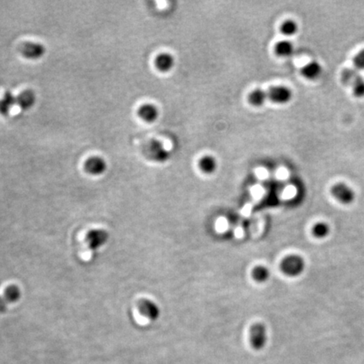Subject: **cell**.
I'll use <instances>...</instances> for the list:
<instances>
[{"mask_svg": "<svg viewBox=\"0 0 364 364\" xmlns=\"http://www.w3.org/2000/svg\"><path fill=\"white\" fill-rule=\"evenodd\" d=\"M341 80L346 86L352 87L355 96L364 97V79L357 70L345 69L342 70Z\"/></svg>", "mask_w": 364, "mask_h": 364, "instance_id": "cell-1", "label": "cell"}, {"mask_svg": "<svg viewBox=\"0 0 364 364\" xmlns=\"http://www.w3.org/2000/svg\"><path fill=\"white\" fill-rule=\"evenodd\" d=\"M305 268V260L297 255H288L281 263V269L283 273L289 277H297L304 272Z\"/></svg>", "mask_w": 364, "mask_h": 364, "instance_id": "cell-2", "label": "cell"}, {"mask_svg": "<svg viewBox=\"0 0 364 364\" xmlns=\"http://www.w3.org/2000/svg\"><path fill=\"white\" fill-rule=\"evenodd\" d=\"M250 344L255 350H261L268 342V332L264 324H255L250 328Z\"/></svg>", "mask_w": 364, "mask_h": 364, "instance_id": "cell-3", "label": "cell"}, {"mask_svg": "<svg viewBox=\"0 0 364 364\" xmlns=\"http://www.w3.org/2000/svg\"><path fill=\"white\" fill-rule=\"evenodd\" d=\"M109 240V234L102 228H95L87 234L86 243L91 250H98L103 247Z\"/></svg>", "mask_w": 364, "mask_h": 364, "instance_id": "cell-4", "label": "cell"}, {"mask_svg": "<svg viewBox=\"0 0 364 364\" xmlns=\"http://www.w3.org/2000/svg\"><path fill=\"white\" fill-rule=\"evenodd\" d=\"M20 53L27 59H40L46 53V47L39 42H25L20 47Z\"/></svg>", "mask_w": 364, "mask_h": 364, "instance_id": "cell-5", "label": "cell"}, {"mask_svg": "<svg viewBox=\"0 0 364 364\" xmlns=\"http://www.w3.org/2000/svg\"><path fill=\"white\" fill-rule=\"evenodd\" d=\"M332 193L337 201L345 205L351 204L354 201V191L345 183L336 184L332 186Z\"/></svg>", "mask_w": 364, "mask_h": 364, "instance_id": "cell-6", "label": "cell"}, {"mask_svg": "<svg viewBox=\"0 0 364 364\" xmlns=\"http://www.w3.org/2000/svg\"><path fill=\"white\" fill-rule=\"evenodd\" d=\"M84 171L91 176H102L107 171V163L102 157L92 156L84 163Z\"/></svg>", "mask_w": 364, "mask_h": 364, "instance_id": "cell-7", "label": "cell"}, {"mask_svg": "<svg viewBox=\"0 0 364 364\" xmlns=\"http://www.w3.org/2000/svg\"><path fill=\"white\" fill-rule=\"evenodd\" d=\"M147 154L152 159L160 163L166 162L170 158L168 150L163 147L161 142L157 140H152L148 144Z\"/></svg>", "mask_w": 364, "mask_h": 364, "instance_id": "cell-8", "label": "cell"}, {"mask_svg": "<svg viewBox=\"0 0 364 364\" xmlns=\"http://www.w3.org/2000/svg\"><path fill=\"white\" fill-rule=\"evenodd\" d=\"M292 90L283 85L272 87L268 92V99L277 104H287L292 100Z\"/></svg>", "mask_w": 364, "mask_h": 364, "instance_id": "cell-9", "label": "cell"}, {"mask_svg": "<svg viewBox=\"0 0 364 364\" xmlns=\"http://www.w3.org/2000/svg\"><path fill=\"white\" fill-rule=\"evenodd\" d=\"M139 310L142 315L152 321L158 320L160 315L159 306L149 300H141L139 304Z\"/></svg>", "mask_w": 364, "mask_h": 364, "instance_id": "cell-10", "label": "cell"}, {"mask_svg": "<svg viewBox=\"0 0 364 364\" xmlns=\"http://www.w3.org/2000/svg\"><path fill=\"white\" fill-rule=\"evenodd\" d=\"M159 112L158 107L151 103L142 105L138 110V116L143 121L151 123L156 121L159 117Z\"/></svg>", "mask_w": 364, "mask_h": 364, "instance_id": "cell-11", "label": "cell"}, {"mask_svg": "<svg viewBox=\"0 0 364 364\" xmlns=\"http://www.w3.org/2000/svg\"><path fill=\"white\" fill-rule=\"evenodd\" d=\"M37 102V96L35 92L31 89H25L16 96V102L17 106L20 107V109L24 111H27L32 108Z\"/></svg>", "mask_w": 364, "mask_h": 364, "instance_id": "cell-12", "label": "cell"}, {"mask_svg": "<svg viewBox=\"0 0 364 364\" xmlns=\"http://www.w3.org/2000/svg\"><path fill=\"white\" fill-rule=\"evenodd\" d=\"M154 64L157 70L160 72L166 73L171 71L175 65V58L170 53H160L157 56L154 61Z\"/></svg>", "mask_w": 364, "mask_h": 364, "instance_id": "cell-13", "label": "cell"}, {"mask_svg": "<svg viewBox=\"0 0 364 364\" xmlns=\"http://www.w3.org/2000/svg\"><path fill=\"white\" fill-rule=\"evenodd\" d=\"M15 105H17L16 96H15L11 92H6L4 94V96L0 99V114L3 116H8Z\"/></svg>", "mask_w": 364, "mask_h": 364, "instance_id": "cell-14", "label": "cell"}, {"mask_svg": "<svg viewBox=\"0 0 364 364\" xmlns=\"http://www.w3.org/2000/svg\"><path fill=\"white\" fill-rule=\"evenodd\" d=\"M322 72V68L320 66V63L317 62H309L307 64L305 65L301 70V74L304 77L309 80H315L320 76V74Z\"/></svg>", "mask_w": 364, "mask_h": 364, "instance_id": "cell-15", "label": "cell"}, {"mask_svg": "<svg viewBox=\"0 0 364 364\" xmlns=\"http://www.w3.org/2000/svg\"><path fill=\"white\" fill-rule=\"evenodd\" d=\"M268 99V93L261 89L253 90L248 97V101L254 107H261Z\"/></svg>", "mask_w": 364, "mask_h": 364, "instance_id": "cell-16", "label": "cell"}, {"mask_svg": "<svg viewBox=\"0 0 364 364\" xmlns=\"http://www.w3.org/2000/svg\"><path fill=\"white\" fill-rule=\"evenodd\" d=\"M199 167L204 173L212 174L217 170L218 163L214 157L206 155L199 160Z\"/></svg>", "mask_w": 364, "mask_h": 364, "instance_id": "cell-17", "label": "cell"}, {"mask_svg": "<svg viewBox=\"0 0 364 364\" xmlns=\"http://www.w3.org/2000/svg\"><path fill=\"white\" fill-rule=\"evenodd\" d=\"M294 47L289 41H281L275 45L276 54L280 57H290L293 53Z\"/></svg>", "mask_w": 364, "mask_h": 364, "instance_id": "cell-18", "label": "cell"}, {"mask_svg": "<svg viewBox=\"0 0 364 364\" xmlns=\"http://www.w3.org/2000/svg\"><path fill=\"white\" fill-rule=\"evenodd\" d=\"M4 297L7 301L8 304L18 302L21 297V291L17 286L11 285L5 290Z\"/></svg>", "mask_w": 364, "mask_h": 364, "instance_id": "cell-19", "label": "cell"}, {"mask_svg": "<svg viewBox=\"0 0 364 364\" xmlns=\"http://www.w3.org/2000/svg\"><path fill=\"white\" fill-rule=\"evenodd\" d=\"M252 276L255 281H257L259 283H263L268 280L270 277V272L265 267L259 266L253 270Z\"/></svg>", "mask_w": 364, "mask_h": 364, "instance_id": "cell-20", "label": "cell"}, {"mask_svg": "<svg viewBox=\"0 0 364 364\" xmlns=\"http://www.w3.org/2000/svg\"><path fill=\"white\" fill-rule=\"evenodd\" d=\"M297 29H299V26H297V23L292 20H286L282 24L280 27L281 32L287 37L295 35L297 32Z\"/></svg>", "mask_w": 364, "mask_h": 364, "instance_id": "cell-21", "label": "cell"}, {"mask_svg": "<svg viewBox=\"0 0 364 364\" xmlns=\"http://www.w3.org/2000/svg\"><path fill=\"white\" fill-rule=\"evenodd\" d=\"M312 233L315 237L322 239L326 237L329 233V227L327 223L320 222L313 227Z\"/></svg>", "mask_w": 364, "mask_h": 364, "instance_id": "cell-22", "label": "cell"}, {"mask_svg": "<svg viewBox=\"0 0 364 364\" xmlns=\"http://www.w3.org/2000/svg\"><path fill=\"white\" fill-rule=\"evenodd\" d=\"M353 64L356 70H364V49L355 56Z\"/></svg>", "mask_w": 364, "mask_h": 364, "instance_id": "cell-23", "label": "cell"}, {"mask_svg": "<svg viewBox=\"0 0 364 364\" xmlns=\"http://www.w3.org/2000/svg\"><path fill=\"white\" fill-rule=\"evenodd\" d=\"M8 308V302L4 296H0V314L6 312Z\"/></svg>", "mask_w": 364, "mask_h": 364, "instance_id": "cell-24", "label": "cell"}]
</instances>
